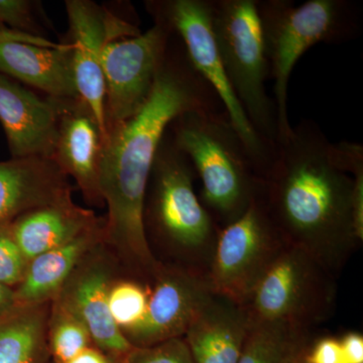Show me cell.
<instances>
[{"label":"cell","mask_w":363,"mask_h":363,"mask_svg":"<svg viewBox=\"0 0 363 363\" xmlns=\"http://www.w3.org/2000/svg\"><path fill=\"white\" fill-rule=\"evenodd\" d=\"M197 109L225 107L191 64L180 38L172 33L147 104L135 116L107 130L99 178L108 209L104 240L131 264L154 274L161 266L150 252L143 222L150 171L169 124Z\"/></svg>","instance_id":"6da1fadb"},{"label":"cell","mask_w":363,"mask_h":363,"mask_svg":"<svg viewBox=\"0 0 363 363\" xmlns=\"http://www.w3.org/2000/svg\"><path fill=\"white\" fill-rule=\"evenodd\" d=\"M354 179L344 171L319 124L302 119L274 156L259 197L286 245L304 250L329 272L357 242Z\"/></svg>","instance_id":"7a4b0ae2"},{"label":"cell","mask_w":363,"mask_h":363,"mask_svg":"<svg viewBox=\"0 0 363 363\" xmlns=\"http://www.w3.org/2000/svg\"><path fill=\"white\" fill-rule=\"evenodd\" d=\"M168 131L201 181L203 206L223 227L236 220L259 194L262 174L225 109L184 112Z\"/></svg>","instance_id":"3957f363"},{"label":"cell","mask_w":363,"mask_h":363,"mask_svg":"<svg viewBox=\"0 0 363 363\" xmlns=\"http://www.w3.org/2000/svg\"><path fill=\"white\" fill-rule=\"evenodd\" d=\"M257 6L269 78L274 82L278 143L292 133L288 85L298 60L318 43L338 45L359 37L362 9L353 0H309L301 6L291 0H257Z\"/></svg>","instance_id":"277c9868"},{"label":"cell","mask_w":363,"mask_h":363,"mask_svg":"<svg viewBox=\"0 0 363 363\" xmlns=\"http://www.w3.org/2000/svg\"><path fill=\"white\" fill-rule=\"evenodd\" d=\"M211 26L229 85L255 133L278 142V114L267 94L269 64L257 0H211Z\"/></svg>","instance_id":"5b68a950"},{"label":"cell","mask_w":363,"mask_h":363,"mask_svg":"<svg viewBox=\"0 0 363 363\" xmlns=\"http://www.w3.org/2000/svg\"><path fill=\"white\" fill-rule=\"evenodd\" d=\"M195 171L176 147L167 128L157 147L143 208L145 228L150 227L168 245L189 255L214 247L216 222L198 199Z\"/></svg>","instance_id":"8992f818"},{"label":"cell","mask_w":363,"mask_h":363,"mask_svg":"<svg viewBox=\"0 0 363 363\" xmlns=\"http://www.w3.org/2000/svg\"><path fill=\"white\" fill-rule=\"evenodd\" d=\"M334 300L330 272L286 243L243 308L250 324H283L304 331L327 319Z\"/></svg>","instance_id":"52a82bcc"},{"label":"cell","mask_w":363,"mask_h":363,"mask_svg":"<svg viewBox=\"0 0 363 363\" xmlns=\"http://www.w3.org/2000/svg\"><path fill=\"white\" fill-rule=\"evenodd\" d=\"M285 245L257 194L236 220L219 231L206 278L210 290L245 307Z\"/></svg>","instance_id":"ba28073f"},{"label":"cell","mask_w":363,"mask_h":363,"mask_svg":"<svg viewBox=\"0 0 363 363\" xmlns=\"http://www.w3.org/2000/svg\"><path fill=\"white\" fill-rule=\"evenodd\" d=\"M145 4L155 21L166 23L180 38L191 64L216 91L234 128L264 174L276 145L255 133L229 85L212 32L211 0H156Z\"/></svg>","instance_id":"9c48e42d"},{"label":"cell","mask_w":363,"mask_h":363,"mask_svg":"<svg viewBox=\"0 0 363 363\" xmlns=\"http://www.w3.org/2000/svg\"><path fill=\"white\" fill-rule=\"evenodd\" d=\"M172 33L166 23L155 21L147 32L105 45L101 65L106 130L135 116L147 104Z\"/></svg>","instance_id":"30bf717a"},{"label":"cell","mask_w":363,"mask_h":363,"mask_svg":"<svg viewBox=\"0 0 363 363\" xmlns=\"http://www.w3.org/2000/svg\"><path fill=\"white\" fill-rule=\"evenodd\" d=\"M66 11L78 95L90 107L106 138L102 52L112 40L135 37L142 32L135 23L89 0H68Z\"/></svg>","instance_id":"8fae6325"},{"label":"cell","mask_w":363,"mask_h":363,"mask_svg":"<svg viewBox=\"0 0 363 363\" xmlns=\"http://www.w3.org/2000/svg\"><path fill=\"white\" fill-rule=\"evenodd\" d=\"M155 277L145 318L124 334L133 346L147 347L185 335L196 314L213 294L206 278L194 272L161 267Z\"/></svg>","instance_id":"7c38bea8"},{"label":"cell","mask_w":363,"mask_h":363,"mask_svg":"<svg viewBox=\"0 0 363 363\" xmlns=\"http://www.w3.org/2000/svg\"><path fill=\"white\" fill-rule=\"evenodd\" d=\"M58 135L52 160L77 183L86 201L104 205L99 188L105 136L80 97L58 99Z\"/></svg>","instance_id":"4fadbf2b"},{"label":"cell","mask_w":363,"mask_h":363,"mask_svg":"<svg viewBox=\"0 0 363 363\" xmlns=\"http://www.w3.org/2000/svg\"><path fill=\"white\" fill-rule=\"evenodd\" d=\"M23 33L0 30V74L56 99L79 97L71 45H54Z\"/></svg>","instance_id":"5bb4252c"},{"label":"cell","mask_w":363,"mask_h":363,"mask_svg":"<svg viewBox=\"0 0 363 363\" xmlns=\"http://www.w3.org/2000/svg\"><path fill=\"white\" fill-rule=\"evenodd\" d=\"M0 123L11 157L52 160L58 135V99H43L18 81L0 74Z\"/></svg>","instance_id":"9a60e30c"},{"label":"cell","mask_w":363,"mask_h":363,"mask_svg":"<svg viewBox=\"0 0 363 363\" xmlns=\"http://www.w3.org/2000/svg\"><path fill=\"white\" fill-rule=\"evenodd\" d=\"M89 253L55 298L56 305L77 317L89 332L91 340L102 350L117 354L130 352L133 346L109 311L111 269L104 260L90 259Z\"/></svg>","instance_id":"2e32d148"},{"label":"cell","mask_w":363,"mask_h":363,"mask_svg":"<svg viewBox=\"0 0 363 363\" xmlns=\"http://www.w3.org/2000/svg\"><path fill=\"white\" fill-rule=\"evenodd\" d=\"M69 177L51 159L21 157L0 162V224L70 197Z\"/></svg>","instance_id":"e0dca14e"},{"label":"cell","mask_w":363,"mask_h":363,"mask_svg":"<svg viewBox=\"0 0 363 363\" xmlns=\"http://www.w3.org/2000/svg\"><path fill=\"white\" fill-rule=\"evenodd\" d=\"M250 327L245 308L212 294L185 333L194 363H238Z\"/></svg>","instance_id":"ac0fdd59"},{"label":"cell","mask_w":363,"mask_h":363,"mask_svg":"<svg viewBox=\"0 0 363 363\" xmlns=\"http://www.w3.org/2000/svg\"><path fill=\"white\" fill-rule=\"evenodd\" d=\"M99 223L101 220L94 212L78 206L70 196L20 215L11 227L14 240L28 262Z\"/></svg>","instance_id":"d6986e66"},{"label":"cell","mask_w":363,"mask_h":363,"mask_svg":"<svg viewBox=\"0 0 363 363\" xmlns=\"http://www.w3.org/2000/svg\"><path fill=\"white\" fill-rule=\"evenodd\" d=\"M104 227L101 222L28 262L23 281L14 290L18 305H43L56 298L86 255L104 240Z\"/></svg>","instance_id":"ffe728a7"},{"label":"cell","mask_w":363,"mask_h":363,"mask_svg":"<svg viewBox=\"0 0 363 363\" xmlns=\"http://www.w3.org/2000/svg\"><path fill=\"white\" fill-rule=\"evenodd\" d=\"M43 305L18 306L0 320V363H39L48 333Z\"/></svg>","instance_id":"44dd1931"},{"label":"cell","mask_w":363,"mask_h":363,"mask_svg":"<svg viewBox=\"0 0 363 363\" xmlns=\"http://www.w3.org/2000/svg\"><path fill=\"white\" fill-rule=\"evenodd\" d=\"M302 333L283 324H250L238 363H283L297 351Z\"/></svg>","instance_id":"7402d4cb"},{"label":"cell","mask_w":363,"mask_h":363,"mask_svg":"<svg viewBox=\"0 0 363 363\" xmlns=\"http://www.w3.org/2000/svg\"><path fill=\"white\" fill-rule=\"evenodd\" d=\"M52 354L60 363H67L88 347L91 337L77 317L55 305L48 325Z\"/></svg>","instance_id":"603a6c76"},{"label":"cell","mask_w":363,"mask_h":363,"mask_svg":"<svg viewBox=\"0 0 363 363\" xmlns=\"http://www.w3.org/2000/svg\"><path fill=\"white\" fill-rule=\"evenodd\" d=\"M150 291L133 281L111 284L109 311L114 323L125 334L143 321L149 305Z\"/></svg>","instance_id":"cb8c5ba5"},{"label":"cell","mask_w":363,"mask_h":363,"mask_svg":"<svg viewBox=\"0 0 363 363\" xmlns=\"http://www.w3.org/2000/svg\"><path fill=\"white\" fill-rule=\"evenodd\" d=\"M11 223L0 224V283L13 288L23 281L28 262L14 240Z\"/></svg>","instance_id":"d4e9b609"},{"label":"cell","mask_w":363,"mask_h":363,"mask_svg":"<svg viewBox=\"0 0 363 363\" xmlns=\"http://www.w3.org/2000/svg\"><path fill=\"white\" fill-rule=\"evenodd\" d=\"M128 363H194L185 339H169L156 345L131 350Z\"/></svg>","instance_id":"484cf974"},{"label":"cell","mask_w":363,"mask_h":363,"mask_svg":"<svg viewBox=\"0 0 363 363\" xmlns=\"http://www.w3.org/2000/svg\"><path fill=\"white\" fill-rule=\"evenodd\" d=\"M35 6L26 0H0V26H9L18 32H39L35 18Z\"/></svg>","instance_id":"4316f807"},{"label":"cell","mask_w":363,"mask_h":363,"mask_svg":"<svg viewBox=\"0 0 363 363\" xmlns=\"http://www.w3.org/2000/svg\"><path fill=\"white\" fill-rule=\"evenodd\" d=\"M305 363H346L340 339L323 338L306 355Z\"/></svg>","instance_id":"83f0119b"},{"label":"cell","mask_w":363,"mask_h":363,"mask_svg":"<svg viewBox=\"0 0 363 363\" xmlns=\"http://www.w3.org/2000/svg\"><path fill=\"white\" fill-rule=\"evenodd\" d=\"M346 363H363V337L362 334L350 332L340 339Z\"/></svg>","instance_id":"f1b7e54d"},{"label":"cell","mask_w":363,"mask_h":363,"mask_svg":"<svg viewBox=\"0 0 363 363\" xmlns=\"http://www.w3.org/2000/svg\"><path fill=\"white\" fill-rule=\"evenodd\" d=\"M18 307L13 289L0 283V320L11 314Z\"/></svg>","instance_id":"f546056e"},{"label":"cell","mask_w":363,"mask_h":363,"mask_svg":"<svg viewBox=\"0 0 363 363\" xmlns=\"http://www.w3.org/2000/svg\"><path fill=\"white\" fill-rule=\"evenodd\" d=\"M67 363H111L99 351L87 347Z\"/></svg>","instance_id":"4dcf8cb0"},{"label":"cell","mask_w":363,"mask_h":363,"mask_svg":"<svg viewBox=\"0 0 363 363\" xmlns=\"http://www.w3.org/2000/svg\"><path fill=\"white\" fill-rule=\"evenodd\" d=\"M283 363H302L300 362V357H298L297 351L296 352L292 353V354L289 355L288 357L286 358L285 362Z\"/></svg>","instance_id":"1f68e13d"}]
</instances>
